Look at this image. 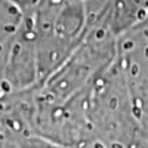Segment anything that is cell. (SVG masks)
<instances>
[{
  "label": "cell",
  "mask_w": 148,
  "mask_h": 148,
  "mask_svg": "<svg viewBox=\"0 0 148 148\" xmlns=\"http://www.w3.org/2000/svg\"><path fill=\"white\" fill-rule=\"evenodd\" d=\"M99 8L100 0H36L26 10L41 82L78 48Z\"/></svg>",
  "instance_id": "6da1fadb"
},
{
  "label": "cell",
  "mask_w": 148,
  "mask_h": 148,
  "mask_svg": "<svg viewBox=\"0 0 148 148\" xmlns=\"http://www.w3.org/2000/svg\"><path fill=\"white\" fill-rule=\"evenodd\" d=\"M26 10L14 0H0V49L4 48L18 32Z\"/></svg>",
  "instance_id": "7a4b0ae2"
}]
</instances>
